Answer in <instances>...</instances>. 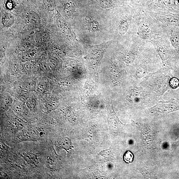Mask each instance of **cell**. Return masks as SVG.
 I'll list each match as a JSON object with an SVG mask.
<instances>
[{"mask_svg":"<svg viewBox=\"0 0 179 179\" xmlns=\"http://www.w3.org/2000/svg\"></svg>","mask_w":179,"mask_h":179,"instance_id":"44dd1931","label":"cell"},{"mask_svg":"<svg viewBox=\"0 0 179 179\" xmlns=\"http://www.w3.org/2000/svg\"><path fill=\"white\" fill-rule=\"evenodd\" d=\"M11 124L13 127L18 130L22 129L25 127V123L24 122L18 117H14L10 121Z\"/></svg>","mask_w":179,"mask_h":179,"instance_id":"5b68a950","label":"cell"},{"mask_svg":"<svg viewBox=\"0 0 179 179\" xmlns=\"http://www.w3.org/2000/svg\"><path fill=\"white\" fill-rule=\"evenodd\" d=\"M170 85L173 89L177 88L179 86V80L176 78L172 79L170 81Z\"/></svg>","mask_w":179,"mask_h":179,"instance_id":"4fadbf2b","label":"cell"},{"mask_svg":"<svg viewBox=\"0 0 179 179\" xmlns=\"http://www.w3.org/2000/svg\"><path fill=\"white\" fill-rule=\"evenodd\" d=\"M60 147L65 149L67 152L71 150L73 147L71 141L69 138L64 137L60 139L58 142Z\"/></svg>","mask_w":179,"mask_h":179,"instance_id":"7a4b0ae2","label":"cell"},{"mask_svg":"<svg viewBox=\"0 0 179 179\" xmlns=\"http://www.w3.org/2000/svg\"><path fill=\"white\" fill-rule=\"evenodd\" d=\"M100 4L103 9H109L111 6V0H100Z\"/></svg>","mask_w":179,"mask_h":179,"instance_id":"30bf717a","label":"cell"},{"mask_svg":"<svg viewBox=\"0 0 179 179\" xmlns=\"http://www.w3.org/2000/svg\"><path fill=\"white\" fill-rule=\"evenodd\" d=\"M138 30L140 36L143 37H146L148 36L150 33L151 29L148 24L142 22L138 26Z\"/></svg>","mask_w":179,"mask_h":179,"instance_id":"3957f363","label":"cell"},{"mask_svg":"<svg viewBox=\"0 0 179 179\" xmlns=\"http://www.w3.org/2000/svg\"><path fill=\"white\" fill-rule=\"evenodd\" d=\"M15 22L14 17L10 13H6L3 16L2 19V24L6 27H9L13 25Z\"/></svg>","mask_w":179,"mask_h":179,"instance_id":"277c9868","label":"cell"},{"mask_svg":"<svg viewBox=\"0 0 179 179\" xmlns=\"http://www.w3.org/2000/svg\"><path fill=\"white\" fill-rule=\"evenodd\" d=\"M54 152H52V150H51L49 154H48L47 157V164L50 168L51 169H52L55 162V156L54 154Z\"/></svg>","mask_w":179,"mask_h":179,"instance_id":"52a82bcc","label":"cell"},{"mask_svg":"<svg viewBox=\"0 0 179 179\" xmlns=\"http://www.w3.org/2000/svg\"><path fill=\"white\" fill-rule=\"evenodd\" d=\"M163 19L165 22L166 23H172L176 22L175 19L172 16L169 15H166L164 16Z\"/></svg>","mask_w":179,"mask_h":179,"instance_id":"9a60e30c","label":"cell"},{"mask_svg":"<svg viewBox=\"0 0 179 179\" xmlns=\"http://www.w3.org/2000/svg\"><path fill=\"white\" fill-rule=\"evenodd\" d=\"M133 154L129 151H127L124 156V161L127 163H131L133 161Z\"/></svg>","mask_w":179,"mask_h":179,"instance_id":"8fae6325","label":"cell"},{"mask_svg":"<svg viewBox=\"0 0 179 179\" xmlns=\"http://www.w3.org/2000/svg\"><path fill=\"white\" fill-rule=\"evenodd\" d=\"M44 2L45 4L46 5V6L47 8V9L51 10H52V9H53V7L51 1L50 0H45Z\"/></svg>","mask_w":179,"mask_h":179,"instance_id":"ac0fdd59","label":"cell"},{"mask_svg":"<svg viewBox=\"0 0 179 179\" xmlns=\"http://www.w3.org/2000/svg\"><path fill=\"white\" fill-rule=\"evenodd\" d=\"M170 41L173 46L176 49H179V38L175 36L170 37Z\"/></svg>","mask_w":179,"mask_h":179,"instance_id":"7c38bea8","label":"cell"},{"mask_svg":"<svg viewBox=\"0 0 179 179\" xmlns=\"http://www.w3.org/2000/svg\"><path fill=\"white\" fill-rule=\"evenodd\" d=\"M38 137V132L37 131L30 129H26L20 132L19 138L21 141H33L36 140Z\"/></svg>","mask_w":179,"mask_h":179,"instance_id":"6da1fadb","label":"cell"},{"mask_svg":"<svg viewBox=\"0 0 179 179\" xmlns=\"http://www.w3.org/2000/svg\"><path fill=\"white\" fill-rule=\"evenodd\" d=\"M13 110L18 114L22 113L24 111V108L23 106L19 104L14 105L13 108Z\"/></svg>","mask_w":179,"mask_h":179,"instance_id":"5bb4252c","label":"cell"},{"mask_svg":"<svg viewBox=\"0 0 179 179\" xmlns=\"http://www.w3.org/2000/svg\"><path fill=\"white\" fill-rule=\"evenodd\" d=\"M30 44L28 42H23L22 44H21V46L20 47V49L21 50H22L23 52H24L29 49V48L30 47Z\"/></svg>","mask_w":179,"mask_h":179,"instance_id":"2e32d148","label":"cell"},{"mask_svg":"<svg viewBox=\"0 0 179 179\" xmlns=\"http://www.w3.org/2000/svg\"><path fill=\"white\" fill-rule=\"evenodd\" d=\"M157 50L160 57L162 60H165L166 58V54L164 48L160 45L157 47Z\"/></svg>","mask_w":179,"mask_h":179,"instance_id":"9c48e42d","label":"cell"},{"mask_svg":"<svg viewBox=\"0 0 179 179\" xmlns=\"http://www.w3.org/2000/svg\"><path fill=\"white\" fill-rule=\"evenodd\" d=\"M25 66L26 69H28V70H32L34 68L35 66L33 63L29 62V61L26 63L25 64Z\"/></svg>","mask_w":179,"mask_h":179,"instance_id":"d6986e66","label":"cell"},{"mask_svg":"<svg viewBox=\"0 0 179 179\" xmlns=\"http://www.w3.org/2000/svg\"><path fill=\"white\" fill-rule=\"evenodd\" d=\"M27 17L30 22L34 25H38L41 23V19L39 15L34 12H30L28 13Z\"/></svg>","mask_w":179,"mask_h":179,"instance_id":"8992f818","label":"cell"},{"mask_svg":"<svg viewBox=\"0 0 179 179\" xmlns=\"http://www.w3.org/2000/svg\"><path fill=\"white\" fill-rule=\"evenodd\" d=\"M21 57L22 59L27 60L30 59V58L29 55H28L27 53L26 52H23L22 54L21 55Z\"/></svg>","mask_w":179,"mask_h":179,"instance_id":"ffe728a7","label":"cell"},{"mask_svg":"<svg viewBox=\"0 0 179 179\" xmlns=\"http://www.w3.org/2000/svg\"><path fill=\"white\" fill-rule=\"evenodd\" d=\"M129 28V24L127 21L122 20L120 23L119 26V32L121 35H123L126 32Z\"/></svg>","mask_w":179,"mask_h":179,"instance_id":"ba28073f","label":"cell"},{"mask_svg":"<svg viewBox=\"0 0 179 179\" xmlns=\"http://www.w3.org/2000/svg\"><path fill=\"white\" fill-rule=\"evenodd\" d=\"M40 68L42 70H47L49 69L47 64L45 62H41L40 64Z\"/></svg>","mask_w":179,"mask_h":179,"instance_id":"e0dca14e","label":"cell"}]
</instances>
